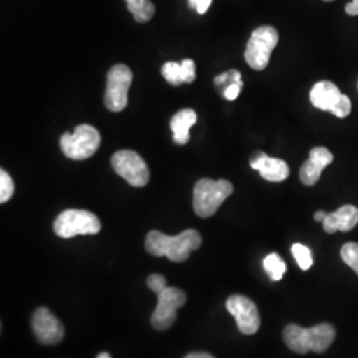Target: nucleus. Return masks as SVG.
<instances>
[{
    "mask_svg": "<svg viewBox=\"0 0 358 358\" xmlns=\"http://www.w3.org/2000/svg\"><path fill=\"white\" fill-rule=\"evenodd\" d=\"M202 244V236L196 230H186L177 236H169L159 231H150L146 236L145 247L154 256H166L169 260L180 263L189 259L192 251Z\"/></svg>",
    "mask_w": 358,
    "mask_h": 358,
    "instance_id": "1",
    "label": "nucleus"
},
{
    "mask_svg": "<svg viewBox=\"0 0 358 358\" xmlns=\"http://www.w3.org/2000/svg\"><path fill=\"white\" fill-rule=\"evenodd\" d=\"M282 336L284 343L296 353H322L332 345L336 337V331L331 324H319L312 328H301L299 325L289 324L284 329Z\"/></svg>",
    "mask_w": 358,
    "mask_h": 358,
    "instance_id": "2",
    "label": "nucleus"
},
{
    "mask_svg": "<svg viewBox=\"0 0 358 358\" xmlns=\"http://www.w3.org/2000/svg\"><path fill=\"white\" fill-rule=\"evenodd\" d=\"M234 187L226 179H201L192 194V206L198 217H213L222 203L230 196Z\"/></svg>",
    "mask_w": 358,
    "mask_h": 358,
    "instance_id": "3",
    "label": "nucleus"
},
{
    "mask_svg": "<svg viewBox=\"0 0 358 358\" xmlns=\"http://www.w3.org/2000/svg\"><path fill=\"white\" fill-rule=\"evenodd\" d=\"M53 230L63 239H71L77 235H96L101 231V222L90 211L71 208L56 217Z\"/></svg>",
    "mask_w": 358,
    "mask_h": 358,
    "instance_id": "4",
    "label": "nucleus"
},
{
    "mask_svg": "<svg viewBox=\"0 0 358 358\" xmlns=\"http://www.w3.org/2000/svg\"><path fill=\"white\" fill-rule=\"evenodd\" d=\"M101 136L99 130L87 124L78 125L72 134L65 133L60 140V146L65 157L75 161L90 158L99 150Z\"/></svg>",
    "mask_w": 358,
    "mask_h": 358,
    "instance_id": "5",
    "label": "nucleus"
},
{
    "mask_svg": "<svg viewBox=\"0 0 358 358\" xmlns=\"http://www.w3.org/2000/svg\"><path fill=\"white\" fill-rule=\"evenodd\" d=\"M279 41L278 31L271 26L256 28L247 43L244 59L247 64L255 71H263L267 68L271 55L276 48Z\"/></svg>",
    "mask_w": 358,
    "mask_h": 358,
    "instance_id": "6",
    "label": "nucleus"
},
{
    "mask_svg": "<svg viewBox=\"0 0 358 358\" xmlns=\"http://www.w3.org/2000/svg\"><path fill=\"white\" fill-rule=\"evenodd\" d=\"M133 81V73L129 66L115 65L110 68L106 76V90L103 103L110 112H122L128 105L129 88Z\"/></svg>",
    "mask_w": 358,
    "mask_h": 358,
    "instance_id": "7",
    "label": "nucleus"
},
{
    "mask_svg": "<svg viewBox=\"0 0 358 358\" xmlns=\"http://www.w3.org/2000/svg\"><path fill=\"white\" fill-rule=\"evenodd\" d=\"M112 167L115 173L125 179L133 187H143L148 185L150 173L146 162L140 154L131 150H120L112 157Z\"/></svg>",
    "mask_w": 358,
    "mask_h": 358,
    "instance_id": "8",
    "label": "nucleus"
},
{
    "mask_svg": "<svg viewBox=\"0 0 358 358\" xmlns=\"http://www.w3.org/2000/svg\"><path fill=\"white\" fill-rule=\"evenodd\" d=\"M158 296V304L152 316V325L157 331H166L177 321V309L183 307L187 296L174 287H166Z\"/></svg>",
    "mask_w": 358,
    "mask_h": 358,
    "instance_id": "9",
    "label": "nucleus"
},
{
    "mask_svg": "<svg viewBox=\"0 0 358 358\" xmlns=\"http://www.w3.org/2000/svg\"><path fill=\"white\" fill-rule=\"evenodd\" d=\"M226 308L243 334H255L260 328V315L255 303L242 294H234L226 301Z\"/></svg>",
    "mask_w": 358,
    "mask_h": 358,
    "instance_id": "10",
    "label": "nucleus"
},
{
    "mask_svg": "<svg viewBox=\"0 0 358 358\" xmlns=\"http://www.w3.org/2000/svg\"><path fill=\"white\" fill-rule=\"evenodd\" d=\"M35 337L43 345H56L64 338V327L50 309L38 308L32 317Z\"/></svg>",
    "mask_w": 358,
    "mask_h": 358,
    "instance_id": "11",
    "label": "nucleus"
},
{
    "mask_svg": "<svg viewBox=\"0 0 358 358\" xmlns=\"http://www.w3.org/2000/svg\"><path fill=\"white\" fill-rule=\"evenodd\" d=\"M250 166L257 170L268 182H282L289 176V167L285 161L272 158L263 152H256L250 158Z\"/></svg>",
    "mask_w": 358,
    "mask_h": 358,
    "instance_id": "12",
    "label": "nucleus"
},
{
    "mask_svg": "<svg viewBox=\"0 0 358 358\" xmlns=\"http://www.w3.org/2000/svg\"><path fill=\"white\" fill-rule=\"evenodd\" d=\"M333 162V154L327 148H313L309 159L300 169V180L306 186H313L319 182L322 170Z\"/></svg>",
    "mask_w": 358,
    "mask_h": 358,
    "instance_id": "13",
    "label": "nucleus"
},
{
    "mask_svg": "<svg viewBox=\"0 0 358 358\" xmlns=\"http://www.w3.org/2000/svg\"><path fill=\"white\" fill-rule=\"evenodd\" d=\"M358 223L357 207L352 205L341 206L334 213L327 214L322 220V227L325 232L334 234L336 231L348 232L352 231Z\"/></svg>",
    "mask_w": 358,
    "mask_h": 358,
    "instance_id": "14",
    "label": "nucleus"
},
{
    "mask_svg": "<svg viewBox=\"0 0 358 358\" xmlns=\"http://www.w3.org/2000/svg\"><path fill=\"white\" fill-rule=\"evenodd\" d=\"M343 93L331 81H320L313 85L310 90V103L324 112H331L336 108L337 103L340 101Z\"/></svg>",
    "mask_w": 358,
    "mask_h": 358,
    "instance_id": "15",
    "label": "nucleus"
},
{
    "mask_svg": "<svg viewBox=\"0 0 358 358\" xmlns=\"http://www.w3.org/2000/svg\"><path fill=\"white\" fill-rule=\"evenodd\" d=\"M162 76L169 84L178 87L180 84H190L196 77V66L190 59H185L180 64L169 62L162 66Z\"/></svg>",
    "mask_w": 358,
    "mask_h": 358,
    "instance_id": "16",
    "label": "nucleus"
},
{
    "mask_svg": "<svg viewBox=\"0 0 358 358\" xmlns=\"http://www.w3.org/2000/svg\"><path fill=\"white\" fill-rule=\"evenodd\" d=\"M198 115L192 109H182L177 115H173L170 121V128L173 131V138L178 145H186L190 140V129L196 124Z\"/></svg>",
    "mask_w": 358,
    "mask_h": 358,
    "instance_id": "17",
    "label": "nucleus"
},
{
    "mask_svg": "<svg viewBox=\"0 0 358 358\" xmlns=\"http://www.w3.org/2000/svg\"><path fill=\"white\" fill-rule=\"evenodd\" d=\"M129 13L133 15L136 22L146 23L155 13V7L150 0H125Z\"/></svg>",
    "mask_w": 358,
    "mask_h": 358,
    "instance_id": "18",
    "label": "nucleus"
},
{
    "mask_svg": "<svg viewBox=\"0 0 358 358\" xmlns=\"http://www.w3.org/2000/svg\"><path fill=\"white\" fill-rule=\"evenodd\" d=\"M263 267L266 269V272L268 273L271 280H273V282L282 280V276L287 271V266H285L284 260L275 252L266 256V259L263 260Z\"/></svg>",
    "mask_w": 358,
    "mask_h": 358,
    "instance_id": "19",
    "label": "nucleus"
},
{
    "mask_svg": "<svg viewBox=\"0 0 358 358\" xmlns=\"http://www.w3.org/2000/svg\"><path fill=\"white\" fill-rule=\"evenodd\" d=\"M292 255L294 256L299 267L303 271H308L313 264L312 252L304 244L296 243L292 245Z\"/></svg>",
    "mask_w": 358,
    "mask_h": 358,
    "instance_id": "20",
    "label": "nucleus"
},
{
    "mask_svg": "<svg viewBox=\"0 0 358 358\" xmlns=\"http://www.w3.org/2000/svg\"><path fill=\"white\" fill-rule=\"evenodd\" d=\"M341 259L358 275V244L349 242L341 248Z\"/></svg>",
    "mask_w": 358,
    "mask_h": 358,
    "instance_id": "21",
    "label": "nucleus"
},
{
    "mask_svg": "<svg viewBox=\"0 0 358 358\" xmlns=\"http://www.w3.org/2000/svg\"><path fill=\"white\" fill-rule=\"evenodd\" d=\"M231 84H238L241 87H243V81H242V75L239 71L236 69H230L222 75L215 77V87H220L222 88V93L223 90H226L227 87H230Z\"/></svg>",
    "mask_w": 358,
    "mask_h": 358,
    "instance_id": "22",
    "label": "nucleus"
},
{
    "mask_svg": "<svg viewBox=\"0 0 358 358\" xmlns=\"http://www.w3.org/2000/svg\"><path fill=\"white\" fill-rule=\"evenodd\" d=\"M15 192V185L10 174L4 171L3 169L0 170V202L6 203L11 199V196Z\"/></svg>",
    "mask_w": 358,
    "mask_h": 358,
    "instance_id": "23",
    "label": "nucleus"
},
{
    "mask_svg": "<svg viewBox=\"0 0 358 358\" xmlns=\"http://www.w3.org/2000/svg\"><path fill=\"white\" fill-rule=\"evenodd\" d=\"M352 112V103L349 100V97L343 94L340 101L336 105V108L333 109L332 115L338 117V118H345L348 115H350Z\"/></svg>",
    "mask_w": 358,
    "mask_h": 358,
    "instance_id": "24",
    "label": "nucleus"
},
{
    "mask_svg": "<svg viewBox=\"0 0 358 358\" xmlns=\"http://www.w3.org/2000/svg\"><path fill=\"white\" fill-rule=\"evenodd\" d=\"M146 284H148V287L157 294H159V292H162L167 287L166 279H165L164 276H161V275H157V273L150 275V276L148 278V280H146Z\"/></svg>",
    "mask_w": 358,
    "mask_h": 358,
    "instance_id": "25",
    "label": "nucleus"
},
{
    "mask_svg": "<svg viewBox=\"0 0 358 358\" xmlns=\"http://www.w3.org/2000/svg\"><path fill=\"white\" fill-rule=\"evenodd\" d=\"M242 88L243 87H241L238 84H231L230 87H227L226 90H223V97L226 100H229V101H234V100H236L239 97Z\"/></svg>",
    "mask_w": 358,
    "mask_h": 358,
    "instance_id": "26",
    "label": "nucleus"
},
{
    "mask_svg": "<svg viewBox=\"0 0 358 358\" xmlns=\"http://www.w3.org/2000/svg\"><path fill=\"white\" fill-rule=\"evenodd\" d=\"M189 1H190L192 8L196 10V13L203 15L208 11L213 0H189Z\"/></svg>",
    "mask_w": 358,
    "mask_h": 358,
    "instance_id": "27",
    "label": "nucleus"
},
{
    "mask_svg": "<svg viewBox=\"0 0 358 358\" xmlns=\"http://www.w3.org/2000/svg\"><path fill=\"white\" fill-rule=\"evenodd\" d=\"M345 13L350 16H358V0H352L345 6Z\"/></svg>",
    "mask_w": 358,
    "mask_h": 358,
    "instance_id": "28",
    "label": "nucleus"
},
{
    "mask_svg": "<svg viewBox=\"0 0 358 358\" xmlns=\"http://www.w3.org/2000/svg\"><path fill=\"white\" fill-rule=\"evenodd\" d=\"M185 358H214L211 355H208V353H205V352H195V353H192V355H189V356H186Z\"/></svg>",
    "mask_w": 358,
    "mask_h": 358,
    "instance_id": "29",
    "label": "nucleus"
},
{
    "mask_svg": "<svg viewBox=\"0 0 358 358\" xmlns=\"http://www.w3.org/2000/svg\"><path fill=\"white\" fill-rule=\"evenodd\" d=\"M327 217V213L325 211H317L316 214H315V220L316 222H322L324 219Z\"/></svg>",
    "mask_w": 358,
    "mask_h": 358,
    "instance_id": "30",
    "label": "nucleus"
},
{
    "mask_svg": "<svg viewBox=\"0 0 358 358\" xmlns=\"http://www.w3.org/2000/svg\"><path fill=\"white\" fill-rule=\"evenodd\" d=\"M97 358H112L110 357V355L109 353H100Z\"/></svg>",
    "mask_w": 358,
    "mask_h": 358,
    "instance_id": "31",
    "label": "nucleus"
},
{
    "mask_svg": "<svg viewBox=\"0 0 358 358\" xmlns=\"http://www.w3.org/2000/svg\"><path fill=\"white\" fill-rule=\"evenodd\" d=\"M324 1H333V0H324Z\"/></svg>",
    "mask_w": 358,
    "mask_h": 358,
    "instance_id": "32",
    "label": "nucleus"
}]
</instances>
